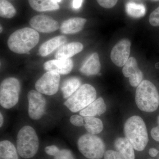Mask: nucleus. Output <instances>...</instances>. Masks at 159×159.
Returning a JSON list of instances; mask_svg holds the SVG:
<instances>
[{
  "instance_id": "f257e3e1",
  "label": "nucleus",
  "mask_w": 159,
  "mask_h": 159,
  "mask_svg": "<svg viewBox=\"0 0 159 159\" xmlns=\"http://www.w3.org/2000/svg\"><path fill=\"white\" fill-rule=\"evenodd\" d=\"M39 40V34L36 30L29 28L20 29L14 31L8 40L10 51L18 54H29Z\"/></svg>"
},
{
  "instance_id": "f03ea898",
  "label": "nucleus",
  "mask_w": 159,
  "mask_h": 159,
  "mask_svg": "<svg viewBox=\"0 0 159 159\" xmlns=\"http://www.w3.org/2000/svg\"><path fill=\"white\" fill-rule=\"evenodd\" d=\"M124 132L126 138L138 151L144 150L148 142V132L143 119L139 116H133L125 122Z\"/></svg>"
},
{
  "instance_id": "7ed1b4c3",
  "label": "nucleus",
  "mask_w": 159,
  "mask_h": 159,
  "mask_svg": "<svg viewBox=\"0 0 159 159\" xmlns=\"http://www.w3.org/2000/svg\"><path fill=\"white\" fill-rule=\"evenodd\" d=\"M135 101L140 110L153 112L159 105V95L157 88L148 80H142L136 91Z\"/></svg>"
},
{
  "instance_id": "20e7f679",
  "label": "nucleus",
  "mask_w": 159,
  "mask_h": 159,
  "mask_svg": "<svg viewBox=\"0 0 159 159\" xmlns=\"http://www.w3.org/2000/svg\"><path fill=\"white\" fill-rule=\"evenodd\" d=\"M39 142L36 131L33 127L26 125L19 131L16 138L18 153L24 159L33 157L37 153Z\"/></svg>"
},
{
  "instance_id": "39448f33",
  "label": "nucleus",
  "mask_w": 159,
  "mask_h": 159,
  "mask_svg": "<svg viewBox=\"0 0 159 159\" xmlns=\"http://www.w3.org/2000/svg\"><path fill=\"white\" fill-rule=\"evenodd\" d=\"M96 89L89 84H82L64 102V105L72 112L82 110L97 98Z\"/></svg>"
},
{
  "instance_id": "423d86ee",
  "label": "nucleus",
  "mask_w": 159,
  "mask_h": 159,
  "mask_svg": "<svg viewBox=\"0 0 159 159\" xmlns=\"http://www.w3.org/2000/svg\"><path fill=\"white\" fill-rule=\"evenodd\" d=\"M78 150L89 159H101L105 153V145L99 137L86 134L80 137L77 143Z\"/></svg>"
},
{
  "instance_id": "0eeeda50",
  "label": "nucleus",
  "mask_w": 159,
  "mask_h": 159,
  "mask_svg": "<svg viewBox=\"0 0 159 159\" xmlns=\"http://www.w3.org/2000/svg\"><path fill=\"white\" fill-rule=\"evenodd\" d=\"M20 85L14 77H8L0 85V104L3 108L9 109L17 104L19 99Z\"/></svg>"
},
{
  "instance_id": "6e6552de",
  "label": "nucleus",
  "mask_w": 159,
  "mask_h": 159,
  "mask_svg": "<svg viewBox=\"0 0 159 159\" xmlns=\"http://www.w3.org/2000/svg\"><path fill=\"white\" fill-rule=\"evenodd\" d=\"M60 79V74L47 71L35 83V88L41 94L53 96L58 90Z\"/></svg>"
},
{
  "instance_id": "1a4fd4ad",
  "label": "nucleus",
  "mask_w": 159,
  "mask_h": 159,
  "mask_svg": "<svg viewBox=\"0 0 159 159\" xmlns=\"http://www.w3.org/2000/svg\"><path fill=\"white\" fill-rule=\"evenodd\" d=\"M29 116L34 120L40 119L45 112L46 101L42 94L38 91L32 90L28 95Z\"/></svg>"
},
{
  "instance_id": "9d476101",
  "label": "nucleus",
  "mask_w": 159,
  "mask_h": 159,
  "mask_svg": "<svg viewBox=\"0 0 159 159\" xmlns=\"http://www.w3.org/2000/svg\"><path fill=\"white\" fill-rule=\"evenodd\" d=\"M131 42L128 39H123L117 43L111 52V58L114 64L123 66L129 58Z\"/></svg>"
},
{
  "instance_id": "9b49d317",
  "label": "nucleus",
  "mask_w": 159,
  "mask_h": 159,
  "mask_svg": "<svg viewBox=\"0 0 159 159\" xmlns=\"http://www.w3.org/2000/svg\"><path fill=\"white\" fill-rule=\"evenodd\" d=\"M30 25L34 30L42 33H51L59 29V24L52 17L43 15L33 16L30 20Z\"/></svg>"
},
{
  "instance_id": "f8f14e48",
  "label": "nucleus",
  "mask_w": 159,
  "mask_h": 159,
  "mask_svg": "<svg viewBox=\"0 0 159 159\" xmlns=\"http://www.w3.org/2000/svg\"><path fill=\"white\" fill-rule=\"evenodd\" d=\"M74 62L70 58L54 59L48 61L43 64V68L47 71L57 73L60 75H67L73 70Z\"/></svg>"
},
{
  "instance_id": "ddd939ff",
  "label": "nucleus",
  "mask_w": 159,
  "mask_h": 159,
  "mask_svg": "<svg viewBox=\"0 0 159 159\" xmlns=\"http://www.w3.org/2000/svg\"><path fill=\"white\" fill-rule=\"evenodd\" d=\"M87 20L80 17L72 18L64 21L60 28L61 32L64 34L78 33L82 30Z\"/></svg>"
},
{
  "instance_id": "4468645a",
  "label": "nucleus",
  "mask_w": 159,
  "mask_h": 159,
  "mask_svg": "<svg viewBox=\"0 0 159 159\" xmlns=\"http://www.w3.org/2000/svg\"><path fill=\"white\" fill-rule=\"evenodd\" d=\"M81 43L72 42L61 47L54 55L56 59H69L75 54L81 52L83 49Z\"/></svg>"
},
{
  "instance_id": "2eb2a0df",
  "label": "nucleus",
  "mask_w": 159,
  "mask_h": 159,
  "mask_svg": "<svg viewBox=\"0 0 159 159\" xmlns=\"http://www.w3.org/2000/svg\"><path fill=\"white\" fill-rule=\"evenodd\" d=\"M107 106L102 97H99L80 112V115L84 117L100 116L106 111Z\"/></svg>"
},
{
  "instance_id": "dca6fc26",
  "label": "nucleus",
  "mask_w": 159,
  "mask_h": 159,
  "mask_svg": "<svg viewBox=\"0 0 159 159\" xmlns=\"http://www.w3.org/2000/svg\"><path fill=\"white\" fill-rule=\"evenodd\" d=\"M101 64L99 55L97 53H94L86 61L80 71L85 76H90L99 74Z\"/></svg>"
},
{
  "instance_id": "f3484780",
  "label": "nucleus",
  "mask_w": 159,
  "mask_h": 159,
  "mask_svg": "<svg viewBox=\"0 0 159 159\" xmlns=\"http://www.w3.org/2000/svg\"><path fill=\"white\" fill-rule=\"evenodd\" d=\"M66 41V38L62 35L53 38L41 45L39 50V53L42 57H46L64 44Z\"/></svg>"
},
{
  "instance_id": "a211bd4d",
  "label": "nucleus",
  "mask_w": 159,
  "mask_h": 159,
  "mask_svg": "<svg viewBox=\"0 0 159 159\" xmlns=\"http://www.w3.org/2000/svg\"><path fill=\"white\" fill-rule=\"evenodd\" d=\"M114 147L124 159H135L133 146L126 138H118L116 139Z\"/></svg>"
},
{
  "instance_id": "6ab92c4d",
  "label": "nucleus",
  "mask_w": 159,
  "mask_h": 159,
  "mask_svg": "<svg viewBox=\"0 0 159 159\" xmlns=\"http://www.w3.org/2000/svg\"><path fill=\"white\" fill-rule=\"evenodd\" d=\"M29 5L35 11L43 12L54 11L59 9V6L55 0H28Z\"/></svg>"
},
{
  "instance_id": "aec40b11",
  "label": "nucleus",
  "mask_w": 159,
  "mask_h": 159,
  "mask_svg": "<svg viewBox=\"0 0 159 159\" xmlns=\"http://www.w3.org/2000/svg\"><path fill=\"white\" fill-rule=\"evenodd\" d=\"M81 81L79 78L72 77L66 79L63 82L61 86L62 97L64 99H68L76 92L81 86Z\"/></svg>"
},
{
  "instance_id": "412c9836",
  "label": "nucleus",
  "mask_w": 159,
  "mask_h": 159,
  "mask_svg": "<svg viewBox=\"0 0 159 159\" xmlns=\"http://www.w3.org/2000/svg\"><path fill=\"white\" fill-rule=\"evenodd\" d=\"M17 149L14 145L8 140L0 142V159H18Z\"/></svg>"
},
{
  "instance_id": "4be33fe9",
  "label": "nucleus",
  "mask_w": 159,
  "mask_h": 159,
  "mask_svg": "<svg viewBox=\"0 0 159 159\" xmlns=\"http://www.w3.org/2000/svg\"><path fill=\"white\" fill-rule=\"evenodd\" d=\"M84 126L89 134H97L102 131L103 125L102 121L94 117H84Z\"/></svg>"
},
{
  "instance_id": "5701e85b",
  "label": "nucleus",
  "mask_w": 159,
  "mask_h": 159,
  "mask_svg": "<svg viewBox=\"0 0 159 159\" xmlns=\"http://www.w3.org/2000/svg\"><path fill=\"white\" fill-rule=\"evenodd\" d=\"M125 10L129 16L135 18L143 17L146 12V9L144 5L132 2H129L126 4Z\"/></svg>"
},
{
  "instance_id": "b1692460",
  "label": "nucleus",
  "mask_w": 159,
  "mask_h": 159,
  "mask_svg": "<svg viewBox=\"0 0 159 159\" xmlns=\"http://www.w3.org/2000/svg\"><path fill=\"white\" fill-rule=\"evenodd\" d=\"M16 11L13 5L7 0H0V16L5 18L14 17Z\"/></svg>"
},
{
  "instance_id": "393cba45",
  "label": "nucleus",
  "mask_w": 159,
  "mask_h": 159,
  "mask_svg": "<svg viewBox=\"0 0 159 159\" xmlns=\"http://www.w3.org/2000/svg\"><path fill=\"white\" fill-rule=\"evenodd\" d=\"M139 70L136 59L134 57H130L123 66L122 73L125 77L129 78Z\"/></svg>"
},
{
  "instance_id": "a878e982",
  "label": "nucleus",
  "mask_w": 159,
  "mask_h": 159,
  "mask_svg": "<svg viewBox=\"0 0 159 159\" xmlns=\"http://www.w3.org/2000/svg\"><path fill=\"white\" fill-rule=\"evenodd\" d=\"M143 77V73L139 69L135 74L129 77V82L130 85L134 87H138L142 82Z\"/></svg>"
},
{
  "instance_id": "bb28decb",
  "label": "nucleus",
  "mask_w": 159,
  "mask_h": 159,
  "mask_svg": "<svg viewBox=\"0 0 159 159\" xmlns=\"http://www.w3.org/2000/svg\"><path fill=\"white\" fill-rule=\"evenodd\" d=\"M54 157V159H75L72 152L68 149H59Z\"/></svg>"
},
{
  "instance_id": "cd10ccee",
  "label": "nucleus",
  "mask_w": 159,
  "mask_h": 159,
  "mask_svg": "<svg viewBox=\"0 0 159 159\" xmlns=\"http://www.w3.org/2000/svg\"><path fill=\"white\" fill-rule=\"evenodd\" d=\"M149 22L154 27L159 26V7L151 13L149 17Z\"/></svg>"
},
{
  "instance_id": "c85d7f7f",
  "label": "nucleus",
  "mask_w": 159,
  "mask_h": 159,
  "mask_svg": "<svg viewBox=\"0 0 159 159\" xmlns=\"http://www.w3.org/2000/svg\"><path fill=\"white\" fill-rule=\"evenodd\" d=\"M70 121L72 125L77 127H81L84 125V119L79 115H74L71 116L70 118Z\"/></svg>"
},
{
  "instance_id": "c756f323",
  "label": "nucleus",
  "mask_w": 159,
  "mask_h": 159,
  "mask_svg": "<svg viewBox=\"0 0 159 159\" xmlns=\"http://www.w3.org/2000/svg\"><path fill=\"white\" fill-rule=\"evenodd\" d=\"M103 157L104 159H124L119 152L112 150L106 151Z\"/></svg>"
},
{
  "instance_id": "7c9ffc66",
  "label": "nucleus",
  "mask_w": 159,
  "mask_h": 159,
  "mask_svg": "<svg viewBox=\"0 0 159 159\" xmlns=\"http://www.w3.org/2000/svg\"><path fill=\"white\" fill-rule=\"evenodd\" d=\"M101 7L106 9H111L116 5L118 0H97Z\"/></svg>"
},
{
  "instance_id": "2f4dec72",
  "label": "nucleus",
  "mask_w": 159,
  "mask_h": 159,
  "mask_svg": "<svg viewBox=\"0 0 159 159\" xmlns=\"http://www.w3.org/2000/svg\"><path fill=\"white\" fill-rule=\"evenodd\" d=\"M59 150V148L56 145H52L47 146L45 148L46 153L48 155L54 157L55 154Z\"/></svg>"
},
{
  "instance_id": "473e14b6",
  "label": "nucleus",
  "mask_w": 159,
  "mask_h": 159,
  "mask_svg": "<svg viewBox=\"0 0 159 159\" xmlns=\"http://www.w3.org/2000/svg\"><path fill=\"white\" fill-rule=\"evenodd\" d=\"M151 134L154 140L159 142V126L152 128L151 131Z\"/></svg>"
},
{
  "instance_id": "72a5a7b5",
  "label": "nucleus",
  "mask_w": 159,
  "mask_h": 159,
  "mask_svg": "<svg viewBox=\"0 0 159 159\" xmlns=\"http://www.w3.org/2000/svg\"><path fill=\"white\" fill-rule=\"evenodd\" d=\"M83 0H73L72 6L75 9H78L81 7Z\"/></svg>"
},
{
  "instance_id": "f704fd0d",
  "label": "nucleus",
  "mask_w": 159,
  "mask_h": 159,
  "mask_svg": "<svg viewBox=\"0 0 159 159\" xmlns=\"http://www.w3.org/2000/svg\"><path fill=\"white\" fill-rule=\"evenodd\" d=\"M159 151L155 148H151L148 151V153L149 155L152 157H155L157 155Z\"/></svg>"
},
{
  "instance_id": "c9c22d12",
  "label": "nucleus",
  "mask_w": 159,
  "mask_h": 159,
  "mask_svg": "<svg viewBox=\"0 0 159 159\" xmlns=\"http://www.w3.org/2000/svg\"><path fill=\"white\" fill-rule=\"evenodd\" d=\"M4 123V117L2 114L1 112L0 113V127H2Z\"/></svg>"
},
{
  "instance_id": "e433bc0d",
  "label": "nucleus",
  "mask_w": 159,
  "mask_h": 159,
  "mask_svg": "<svg viewBox=\"0 0 159 159\" xmlns=\"http://www.w3.org/2000/svg\"><path fill=\"white\" fill-rule=\"evenodd\" d=\"M157 122L158 124L159 125V116L158 117L157 119Z\"/></svg>"
},
{
  "instance_id": "4c0bfd02",
  "label": "nucleus",
  "mask_w": 159,
  "mask_h": 159,
  "mask_svg": "<svg viewBox=\"0 0 159 159\" xmlns=\"http://www.w3.org/2000/svg\"><path fill=\"white\" fill-rule=\"evenodd\" d=\"M0 29H1V31H1V32H2L3 31V29L2 27V26L1 25V27H0Z\"/></svg>"
},
{
  "instance_id": "58836bf2",
  "label": "nucleus",
  "mask_w": 159,
  "mask_h": 159,
  "mask_svg": "<svg viewBox=\"0 0 159 159\" xmlns=\"http://www.w3.org/2000/svg\"><path fill=\"white\" fill-rule=\"evenodd\" d=\"M61 0H55V1H56L57 2H61Z\"/></svg>"
},
{
  "instance_id": "ea45409f",
  "label": "nucleus",
  "mask_w": 159,
  "mask_h": 159,
  "mask_svg": "<svg viewBox=\"0 0 159 159\" xmlns=\"http://www.w3.org/2000/svg\"><path fill=\"white\" fill-rule=\"evenodd\" d=\"M153 1H159V0H153Z\"/></svg>"
},
{
  "instance_id": "a19ab883",
  "label": "nucleus",
  "mask_w": 159,
  "mask_h": 159,
  "mask_svg": "<svg viewBox=\"0 0 159 159\" xmlns=\"http://www.w3.org/2000/svg\"></svg>"
},
{
  "instance_id": "79ce46f5",
  "label": "nucleus",
  "mask_w": 159,
  "mask_h": 159,
  "mask_svg": "<svg viewBox=\"0 0 159 159\" xmlns=\"http://www.w3.org/2000/svg\"></svg>"
}]
</instances>
